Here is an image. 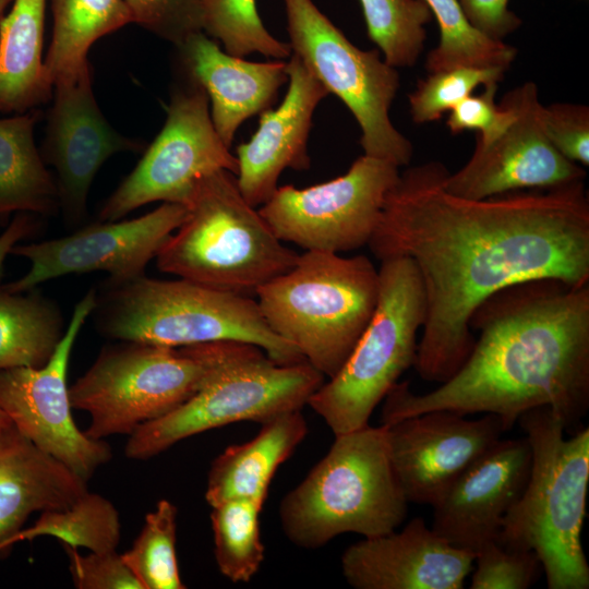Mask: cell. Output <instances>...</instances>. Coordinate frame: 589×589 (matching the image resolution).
<instances>
[{"instance_id":"29","label":"cell","mask_w":589,"mask_h":589,"mask_svg":"<svg viewBox=\"0 0 589 589\" xmlns=\"http://www.w3.org/2000/svg\"><path fill=\"white\" fill-rule=\"evenodd\" d=\"M440 28V43L425 61L429 73L460 67L507 70L516 58L515 47L488 37L467 20L457 0H424Z\"/></svg>"},{"instance_id":"41","label":"cell","mask_w":589,"mask_h":589,"mask_svg":"<svg viewBox=\"0 0 589 589\" xmlns=\"http://www.w3.org/2000/svg\"><path fill=\"white\" fill-rule=\"evenodd\" d=\"M469 23L496 40L516 31L521 20L508 9L509 0H457Z\"/></svg>"},{"instance_id":"27","label":"cell","mask_w":589,"mask_h":589,"mask_svg":"<svg viewBox=\"0 0 589 589\" xmlns=\"http://www.w3.org/2000/svg\"><path fill=\"white\" fill-rule=\"evenodd\" d=\"M50 1L53 27L44 65L52 86L88 62L87 51L97 39L133 22L124 0Z\"/></svg>"},{"instance_id":"34","label":"cell","mask_w":589,"mask_h":589,"mask_svg":"<svg viewBox=\"0 0 589 589\" xmlns=\"http://www.w3.org/2000/svg\"><path fill=\"white\" fill-rule=\"evenodd\" d=\"M203 32L220 41L231 56L244 58L256 52L284 60L292 55L289 43L266 29L255 0H205Z\"/></svg>"},{"instance_id":"43","label":"cell","mask_w":589,"mask_h":589,"mask_svg":"<svg viewBox=\"0 0 589 589\" xmlns=\"http://www.w3.org/2000/svg\"><path fill=\"white\" fill-rule=\"evenodd\" d=\"M13 0H0V23L5 15L7 8L12 3Z\"/></svg>"},{"instance_id":"19","label":"cell","mask_w":589,"mask_h":589,"mask_svg":"<svg viewBox=\"0 0 589 589\" xmlns=\"http://www.w3.org/2000/svg\"><path fill=\"white\" fill-rule=\"evenodd\" d=\"M531 468L527 438H501L432 506L431 528L452 545L474 553L496 539L518 501Z\"/></svg>"},{"instance_id":"21","label":"cell","mask_w":589,"mask_h":589,"mask_svg":"<svg viewBox=\"0 0 589 589\" xmlns=\"http://www.w3.org/2000/svg\"><path fill=\"white\" fill-rule=\"evenodd\" d=\"M288 91L276 109L261 112L249 142L237 146L238 188L253 207L262 206L277 190L286 168L308 170V139L317 105L328 95L298 56L287 61Z\"/></svg>"},{"instance_id":"13","label":"cell","mask_w":589,"mask_h":589,"mask_svg":"<svg viewBox=\"0 0 589 589\" xmlns=\"http://www.w3.org/2000/svg\"><path fill=\"white\" fill-rule=\"evenodd\" d=\"M399 173L396 165L363 154L329 181L277 188L259 212L283 242L337 254L357 250L368 245Z\"/></svg>"},{"instance_id":"24","label":"cell","mask_w":589,"mask_h":589,"mask_svg":"<svg viewBox=\"0 0 589 589\" xmlns=\"http://www.w3.org/2000/svg\"><path fill=\"white\" fill-rule=\"evenodd\" d=\"M308 424L301 410L277 416L242 444L227 447L212 462L205 500L215 506L231 498H248L264 504L271 481L305 438Z\"/></svg>"},{"instance_id":"37","label":"cell","mask_w":589,"mask_h":589,"mask_svg":"<svg viewBox=\"0 0 589 589\" xmlns=\"http://www.w3.org/2000/svg\"><path fill=\"white\" fill-rule=\"evenodd\" d=\"M133 19L146 31L180 46L203 32L205 0H124Z\"/></svg>"},{"instance_id":"18","label":"cell","mask_w":589,"mask_h":589,"mask_svg":"<svg viewBox=\"0 0 589 589\" xmlns=\"http://www.w3.org/2000/svg\"><path fill=\"white\" fill-rule=\"evenodd\" d=\"M41 157L57 171L59 205L70 224L86 213L91 184L113 154L137 152L143 145L119 134L99 110L93 93L91 64L53 83Z\"/></svg>"},{"instance_id":"36","label":"cell","mask_w":589,"mask_h":589,"mask_svg":"<svg viewBox=\"0 0 589 589\" xmlns=\"http://www.w3.org/2000/svg\"><path fill=\"white\" fill-rule=\"evenodd\" d=\"M542 565L533 551L508 548L496 539L476 554L471 589H527L538 580Z\"/></svg>"},{"instance_id":"5","label":"cell","mask_w":589,"mask_h":589,"mask_svg":"<svg viewBox=\"0 0 589 589\" xmlns=\"http://www.w3.org/2000/svg\"><path fill=\"white\" fill-rule=\"evenodd\" d=\"M298 256L244 200L236 175L219 169L199 181L185 218L155 259L163 273L245 294L288 272Z\"/></svg>"},{"instance_id":"31","label":"cell","mask_w":589,"mask_h":589,"mask_svg":"<svg viewBox=\"0 0 589 589\" xmlns=\"http://www.w3.org/2000/svg\"><path fill=\"white\" fill-rule=\"evenodd\" d=\"M262 505L231 498L212 506L214 555L220 573L232 582H249L264 561Z\"/></svg>"},{"instance_id":"22","label":"cell","mask_w":589,"mask_h":589,"mask_svg":"<svg viewBox=\"0 0 589 589\" xmlns=\"http://www.w3.org/2000/svg\"><path fill=\"white\" fill-rule=\"evenodd\" d=\"M177 48L188 80L207 94L213 125L229 148L239 127L269 109L289 79L287 61L253 62L231 56L204 32Z\"/></svg>"},{"instance_id":"9","label":"cell","mask_w":589,"mask_h":589,"mask_svg":"<svg viewBox=\"0 0 589 589\" xmlns=\"http://www.w3.org/2000/svg\"><path fill=\"white\" fill-rule=\"evenodd\" d=\"M223 344L175 348L122 341L105 347L69 387L72 408L89 416L84 432L95 440L130 436L140 426L173 411L204 385Z\"/></svg>"},{"instance_id":"35","label":"cell","mask_w":589,"mask_h":589,"mask_svg":"<svg viewBox=\"0 0 589 589\" xmlns=\"http://www.w3.org/2000/svg\"><path fill=\"white\" fill-rule=\"evenodd\" d=\"M506 71L502 68L460 67L430 73L408 96L412 120L417 123L438 120L478 86L498 84Z\"/></svg>"},{"instance_id":"15","label":"cell","mask_w":589,"mask_h":589,"mask_svg":"<svg viewBox=\"0 0 589 589\" xmlns=\"http://www.w3.org/2000/svg\"><path fill=\"white\" fill-rule=\"evenodd\" d=\"M185 215L187 206L163 203L137 218L99 221L61 238L17 243L11 254L26 259L29 269L0 287L23 292L53 278L97 271L109 274L110 287L123 285L144 275Z\"/></svg>"},{"instance_id":"11","label":"cell","mask_w":589,"mask_h":589,"mask_svg":"<svg viewBox=\"0 0 589 589\" xmlns=\"http://www.w3.org/2000/svg\"><path fill=\"white\" fill-rule=\"evenodd\" d=\"M289 45L309 71L351 111L364 155L409 165L412 144L393 124L389 109L399 88L396 68L377 49L354 46L312 0H284Z\"/></svg>"},{"instance_id":"7","label":"cell","mask_w":589,"mask_h":589,"mask_svg":"<svg viewBox=\"0 0 589 589\" xmlns=\"http://www.w3.org/2000/svg\"><path fill=\"white\" fill-rule=\"evenodd\" d=\"M98 323L103 333L121 341L177 348L233 340L262 348L279 364L305 361L271 329L257 301L182 278L143 275L110 287Z\"/></svg>"},{"instance_id":"3","label":"cell","mask_w":589,"mask_h":589,"mask_svg":"<svg viewBox=\"0 0 589 589\" xmlns=\"http://www.w3.org/2000/svg\"><path fill=\"white\" fill-rule=\"evenodd\" d=\"M531 449L525 490L506 514L496 540L533 551L549 589H588L589 564L581 543L589 484V429L566 435L549 407L517 420Z\"/></svg>"},{"instance_id":"12","label":"cell","mask_w":589,"mask_h":589,"mask_svg":"<svg viewBox=\"0 0 589 589\" xmlns=\"http://www.w3.org/2000/svg\"><path fill=\"white\" fill-rule=\"evenodd\" d=\"M208 105L205 91L190 80L173 91L161 131L104 203L99 221L119 220L153 202L187 206L208 173L225 169L237 176L238 159L217 134Z\"/></svg>"},{"instance_id":"33","label":"cell","mask_w":589,"mask_h":589,"mask_svg":"<svg viewBox=\"0 0 589 589\" xmlns=\"http://www.w3.org/2000/svg\"><path fill=\"white\" fill-rule=\"evenodd\" d=\"M178 509L160 500L145 516L144 525L132 546L122 557L142 589H184L177 555Z\"/></svg>"},{"instance_id":"14","label":"cell","mask_w":589,"mask_h":589,"mask_svg":"<svg viewBox=\"0 0 589 589\" xmlns=\"http://www.w3.org/2000/svg\"><path fill=\"white\" fill-rule=\"evenodd\" d=\"M96 305L97 294L91 289L76 303L44 366L0 371V409L25 437L85 481L112 456L107 442L89 437L75 424L67 381L74 342Z\"/></svg>"},{"instance_id":"32","label":"cell","mask_w":589,"mask_h":589,"mask_svg":"<svg viewBox=\"0 0 589 589\" xmlns=\"http://www.w3.org/2000/svg\"><path fill=\"white\" fill-rule=\"evenodd\" d=\"M369 38L393 68L412 67L423 50L432 13L424 0H359Z\"/></svg>"},{"instance_id":"2","label":"cell","mask_w":589,"mask_h":589,"mask_svg":"<svg viewBox=\"0 0 589 589\" xmlns=\"http://www.w3.org/2000/svg\"><path fill=\"white\" fill-rule=\"evenodd\" d=\"M479 332L457 372L425 394L397 382L383 399L381 424L445 409L490 413L506 432L526 411L549 407L568 434L589 410V284L526 280L486 298L469 320Z\"/></svg>"},{"instance_id":"6","label":"cell","mask_w":589,"mask_h":589,"mask_svg":"<svg viewBox=\"0 0 589 589\" xmlns=\"http://www.w3.org/2000/svg\"><path fill=\"white\" fill-rule=\"evenodd\" d=\"M378 289V269L366 256L309 250L255 294L271 329L330 378L366 328Z\"/></svg>"},{"instance_id":"16","label":"cell","mask_w":589,"mask_h":589,"mask_svg":"<svg viewBox=\"0 0 589 589\" xmlns=\"http://www.w3.org/2000/svg\"><path fill=\"white\" fill-rule=\"evenodd\" d=\"M516 110L510 125L495 140L477 143L467 164L447 173V192L471 200L551 189L584 181L585 170L560 154L545 135L538 88L527 82L507 93Z\"/></svg>"},{"instance_id":"44","label":"cell","mask_w":589,"mask_h":589,"mask_svg":"<svg viewBox=\"0 0 589 589\" xmlns=\"http://www.w3.org/2000/svg\"><path fill=\"white\" fill-rule=\"evenodd\" d=\"M9 420L8 416L0 409V422Z\"/></svg>"},{"instance_id":"23","label":"cell","mask_w":589,"mask_h":589,"mask_svg":"<svg viewBox=\"0 0 589 589\" xmlns=\"http://www.w3.org/2000/svg\"><path fill=\"white\" fill-rule=\"evenodd\" d=\"M88 491L87 481L39 449L9 421L0 422V544L11 549L28 517L63 509Z\"/></svg>"},{"instance_id":"38","label":"cell","mask_w":589,"mask_h":589,"mask_svg":"<svg viewBox=\"0 0 589 589\" xmlns=\"http://www.w3.org/2000/svg\"><path fill=\"white\" fill-rule=\"evenodd\" d=\"M498 84L483 86L479 95H469L449 111L446 124L453 134L472 130L479 132L477 143L486 144L498 137L514 121L516 110L507 94L495 103Z\"/></svg>"},{"instance_id":"39","label":"cell","mask_w":589,"mask_h":589,"mask_svg":"<svg viewBox=\"0 0 589 589\" xmlns=\"http://www.w3.org/2000/svg\"><path fill=\"white\" fill-rule=\"evenodd\" d=\"M546 137L568 160L589 165V109L585 105L555 103L542 107Z\"/></svg>"},{"instance_id":"8","label":"cell","mask_w":589,"mask_h":589,"mask_svg":"<svg viewBox=\"0 0 589 589\" xmlns=\"http://www.w3.org/2000/svg\"><path fill=\"white\" fill-rule=\"evenodd\" d=\"M324 377L306 361L279 364L255 345L226 340L201 389L173 411L133 432L124 454L145 460L212 429L239 421L262 424L301 410Z\"/></svg>"},{"instance_id":"20","label":"cell","mask_w":589,"mask_h":589,"mask_svg":"<svg viewBox=\"0 0 589 589\" xmlns=\"http://www.w3.org/2000/svg\"><path fill=\"white\" fill-rule=\"evenodd\" d=\"M474 556L414 517L399 531L351 544L340 564L354 589H461Z\"/></svg>"},{"instance_id":"25","label":"cell","mask_w":589,"mask_h":589,"mask_svg":"<svg viewBox=\"0 0 589 589\" xmlns=\"http://www.w3.org/2000/svg\"><path fill=\"white\" fill-rule=\"evenodd\" d=\"M0 23V113H23L50 100L41 57L46 0H13Z\"/></svg>"},{"instance_id":"26","label":"cell","mask_w":589,"mask_h":589,"mask_svg":"<svg viewBox=\"0 0 589 589\" xmlns=\"http://www.w3.org/2000/svg\"><path fill=\"white\" fill-rule=\"evenodd\" d=\"M35 109L0 119V218L51 214L59 206L56 181L34 141Z\"/></svg>"},{"instance_id":"17","label":"cell","mask_w":589,"mask_h":589,"mask_svg":"<svg viewBox=\"0 0 589 589\" xmlns=\"http://www.w3.org/2000/svg\"><path fill=\"white\" fill-rule=\"evenodd\" d=\"M382 425L408 503L430 506L506 432L495 414L468 419L445 409Z\"/></svg>"},{"instance_id":"1","label":"cell","mask_w":589,"mask_h":589,"mask_svg":"<svg viewBox=\"0 0 589 589\" xmlns=\"http://www.w3.org/2000/svg\"><path fill=\"white\" fill-rule=\"evenodd\" d=\"M438 161L399 173L368 243L380 261L410 259L425 297L413 364L441 384L474 345L473 311L517 283L553 278L589 284V201L584 181L482 200L454 195Z\"/></svg>"},{"instance_id":"30","label":"cell","mask_w":589,"mask_h":589,"mask_svg":"<svg viewBox=\"0 0 589 589\" xmlns=\"http://www.w3.org/2000/svg\"><path fill=\"white\" fill-rule=\"evenodd\" d=\"M43 536L91 552L116 551L121 537L120 516L108 498L87 491L67 508L43 512L19 538L21 542Z\"/></svg>"},{"instance_id":"10","label":"cell","mask_w":589,"mask_h":589,"mask_svg":"<svg viewBox=\"0 0 589 589\" xmlns=\"http://www.w3.org/2000/svg\"><path fill=\"white\" fill-rule=\"evenodd\" d=\"M374 313L341 369L308 401L334 435L369 425L376 406L413 366L425 320L421 278L408 257L381 261Z\"/></svg>"},{"instance_id":"42","label":"cell","mask_w":589,"mask_h":589,"mask_svg":"<svg viewBox=\"0 0 589 589\" xmlns=\"http://www.w3.org/2000/svg\"><path fill=\"white\" fill-rule=\"evenodd\" d=\"M34 229L33 218L28 213H17L0 235V276L3 265L12 249L24 238L29 236Z\"/></svg>"},{"instance_id":"4","label":"cell","mask_w":589,"mask_h":589,"mask_svg":"<svg viewBox=\"0 0 589 589\" xmlns=\"http://www.w3.org/2000/svg\"><path fill=\"white\" fill-rule=\"evenodd\" d=\"M407 509L386 429L369 424L335 435L326 455L284 496L279 519L292 544L315 550L344 533H389Z\"/></svg>"},{"instance_id":"45","label":"cell","mask_w":589,"mask_h":589,"mask_svg":"<svg viewBox=\"0 0 589 589\" xmlns=\"http://www.w3.org/2000/svg\"><path fill=\"white\" fill-rule=\"evenodd\" d=\"M8 550H10L8 546L0 544V556H3Z\"/></svg>"},{"instance_id":"28","label":"cell","mask_w":589,"mask_h":589,"mask_svg":"<svg viewBox=\"0 0 589 589\" xmlns=\"http://www.w3.org/2000/svg\"><path fill=\"white\" fill-rule=\"evenodd\" d=\"M64 332L59 310L46 298L0 287V371L44 366Z\"/></svg>"},{"instance_id":"40","label":"cell","mask_w":589,"mask_h":589,"mask_svg":"<svg viewBox=\"0 0 589 589\" xmlns=\"http://www.w3.org/2000/svg\"><path fill=\"white\" fill-rule=\"evenodd\" d=\"M63 548L69 557V569L75 588L142 589L117 550L82 555L79 549L65 544Z\"/></svg>"}]
</instances>
